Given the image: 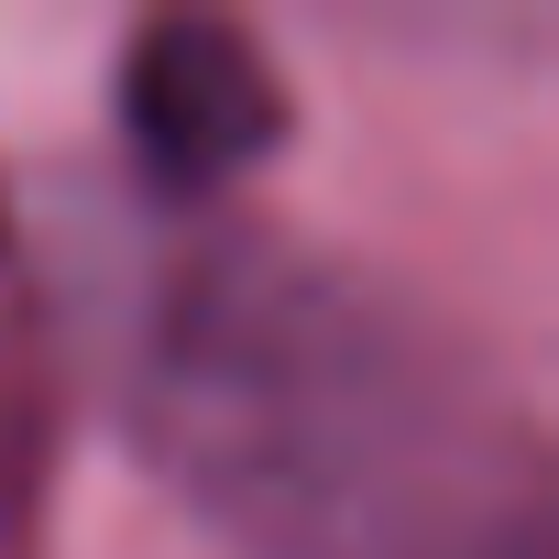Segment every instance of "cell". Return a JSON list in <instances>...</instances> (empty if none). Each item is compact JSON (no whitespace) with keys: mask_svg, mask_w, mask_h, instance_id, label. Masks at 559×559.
<instances>
[{"mask_svg":"<svg viewBox=\"0 0 559 559\" xmlns=\"http://www.w3.org/2000/svg\"><path fill=\"white\" fill-rule=\"evenodd\" d=\"M121 395L143 461L252 559H537L559 537L548 461L472 341L297 241L187 252Z\"/></svg>","mask_w":559,"mask_h":559,"instance_id":"obj_1","label":"cell"},{"mask_svg":"<svg viewBox=\"0 0 559 559\" xmlns=\"http://www.w3.org/2000/svg\"><path fill=\"white\" fill-rule=\"evenodd\" d=\"M121 132L165 187H219L263 143H286V88L252 56L241 23H143L121 56Z\"/></svg>","mask_w":559,"mask_h":559,"instance_id":"obj_2","label":"cell"}]
</instances>
